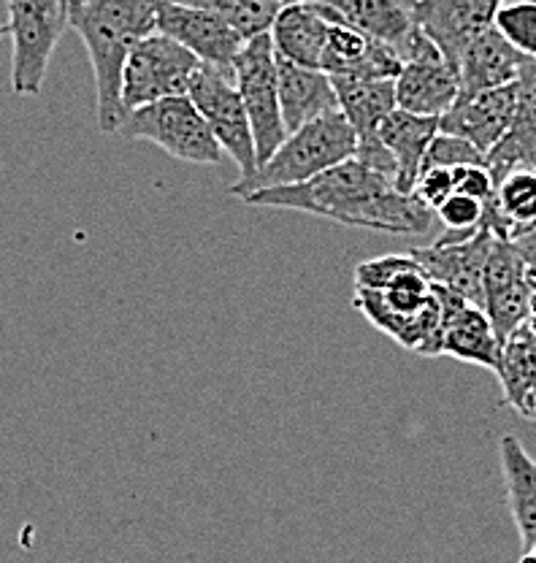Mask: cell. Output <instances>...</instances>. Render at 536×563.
<instances>
[{
    "label": "cell",
    "mask_w": 536,
    "mask_h": 563,
    "mask_svg": "<svg viewBox=\"0 0 536 563\" xmlns=\"http://www.w3.org/2000/svg\"><path fill=\"white\" fill-rule=\"evenodd\" d=\"M328 27H331V11L326 5L291 0L282 5L269 33L276 55L296 66L320 68L328 44Z\"/></svg>",
    "instance_id": "cell-18"
},
{
    "label": "cell",
    "mask_w": 536,
    "mask_h": 563,
    "mask_svg": "<svg viewBox=\"0 0 536 563\" xmlns=\"http://www.w3.org/2000/svg\"><path fill=\"white\" fill-rule=\"evenodd\" d=\"M523 63L526 55H521L496 27H488L485 33L471 38L458 57L456 68L461 79L458 96H477V92L515 85L521 79Z\"/></svg>",
    "instance_id": "cell-16"
},
{
    "label": "cell",
    "mask_w": 536,
    "mask_h": 563,
    "mask_svg": "<svg viewBox=\"0 0 536 563\" xmlns=\"http://www.w3.org/2000/svg\"><path fill=\"white\" fill-rule=\"evenodd\" d=\"M485 155L477 152L467 139L450 136V133H436L431 146L426 152L423 168H458V166H480Z\"/></svg>",
    "instance_id": "cell-25"
},
{
    "label": "cell",
    "mask_w": 536,
    "mask_h": 563,
    "mask_svg": "<svg viewBox=\"0 0 536 563\" xmlns=\"http://www.w3.org/2000/svg\"><path fill=\"white\" fill-rule=\"evenodd\" d=\"M380 139L387 146V152L396 161V187L402 192L415 190L417 176L423 172V161L431 146L436 133H439V120L436 117H417L404 109H393L382 120Z\"/></svg>",
    "instance_id": "cell-20"
},
{
    "label": "cell",
    "mask_w": 536,
    "mask_h": 563,
    "mask_svg": "<svg viewBox=\"0 0 536 563\" xmlns=\"http://www.w3.org/2000/svg\"><path fill=\"white\" fill-rule=\"evenodd\" d=\"M409 266H415V257L406 252V255H385L374 257V261L361 263L355 268V287H367V290H382V287L391 285L398 274L406 272Z\"/></svg>",
    "instance_id": "cell-26"
},
{
    "label": "cell",
    "mask_w": 536,
    "mask_h": 563,
    "mask_svg": "<svg viewBox=\"0 0 536 563\" xmlns=\"http://www.w3.org/2000/svg\"><path fill=\"white\" fill-rule=\"evenodd\" d=\"M11 38V90L39 96L52 55L68 27V0H6Z\"/></svg>",
    "instance_id": "cell-5"
},
{
    "label": "cell",
    "mask_w": 536,
    "mask_h": 563,
    "mask_svg": "<svg viewBox=\"0 0 536 563\" xmlns=\"http://www.w3.org/2000/svg\"><path fill=\"white\" fill-rule=\"evenodd\" d=\"M504 0H417L415 22L456 66L471 38L493 27Z\"/></svg>",
    "instance_id": "cell-15"
},
{
    "label": "cell",
    "mask_w": 536,
    "mask_h": 563,
    "mask_svg": "<svg viewBox=\"0 0 536 563\" xmlns=\"http://www.w3.org/2000/svg\"><path fill=\"white\" fill-rule=\"evenodd\" d=\"M528 314H536V277H532V285H528Z\"/></svg>",
    "instance_id": "cell-31"
},
{
    "label": "cell",
    "mask_w": 536,
    "mask_h": 563,
    "mask_svg": "<svg viewBox=\"0 0 536 563\" xmlns=\"http://www.w3.org/2000/svg\"><path fill=\"white\" fill-rule=\"evenodd\" d=\"M355 150L358 136L347 117L341 111H331V114L298 128L296 133H287L280 150L263 166H258L255 174L228 187V196L247 198L258 190L302 185L339 163L352 161Z\"/></svg>",
    "instance_id": "cell-3"
},
{
    "label": "cell",
    "mask_w": 536,
    "mask_h": 563,
    "mask_svg": "<svg viewBox=\"0 0 536 563\" xmlns=\"http://www.w3.org/2000/svg\"><path fill=\"white\" fill-rule=\"evenodd\" d=\"M512 409H515V412H521L526 420L536 422V372H534L532 383H528L526 390L521 393V398L512 404Z\"/></svg>",
    "instance_id": "cell-29"
},
{
    "label": "cell",
    "mask_w": 536,
    "mask_h": 563,
    "mask_svg": "<svg viewBox=\"0 0 536 563\" xmlns=\"http://www.w3.org/2000/svg\"><path fill=\"white\" fill-rule=\"evenodd\" d=\"M491 242L493 233L482 228L467 242H434L431 246H415L409 255L420 263L423 272L428 274L434 285L445 287V290L456 292L458 298L482 309V301H485V296H482V274H485Z\"/></svg>",
    "instance_id": "cell-13"
},
{
    "label": "cell",
    "mask_w": 536,
    "mask_h": 563,
    "mask_svg": "<svg viewBox=\"0 0 536 563\" xmlns=\"http://www.w3.org/2000/svg\"><path fill=\"white\" fill-rule=\"evenodd\" d=\"M6 35H9V31H6V25H0V41H3Z\"/></svg>",
    "instance_id": "cell-33"
},
{
    "label": "cell",
    "mask_w": 536,
    "mask_h": 563,
    "mask_svg": "<svg viewBox=\"0 0 536 563\" xmlns=\"http://www.w3.org/2000/svg\"><path fill=\"white\" fill-rule=\"evenodd\" d=\"M528 285L532 274L523 252L506 239L493 236L485 274H482V296H485L482 309L491 320L499 344H504L510 333H515L528 320Z\"/></svg>",
    "instance_id": "cell-10"
},
{
    "label": "cell",
    "mask_w": 536,
    "mask_h": 563,
    "mask_svg": "<svg viewBox=\"0 0 536 563\" xmlns=\"http://www.w3.org/2000/svg\"><path fill=\"white\" fill-rule=\"evenodd\" d=\"M456 192V181H452V168H423L420 176L415 181V190L412 196L423 203L426 209H436L447 201V198Z\"/></svg>",
    "instance_id": "cell-27"
},
{
    "label": "cell",
    "mask_w": 536,
    "mask_h": 563,
    "mask_svg": "<svg viewBox=\"0 0 536 563\" xmlns=\"http://www.w3.org/2000/svg\"><path fill=\"white\" fill-rule=\"evenodd\" d=\"M339 111L347 117L358 139L376 136L382 120L396 106V79L371 76H331Z\"/></svg>",
    "instance_id": "cell-21"
},
{
    "label": "cell",
    "mask_w": 536,
    "mask_h": 563,
    "mask_svg": "<svg viewBox=\"0 0 536 563\" xmlns=\"http://www.w3.org/2000/svg\"><path fill=\"white\" fill-rule=\"evenodd\" d=\"M198 60L193 52L176 44L161 31L135 41L122 68V106L128 111L163 101V98L187 96L190 79L196 76Z\"/></svg>",
    "instance_id": "cell-7"
},
{
    "label": "cell",
    "mask_w": 536,
    "mask_h": 563,
    "mask_svg": "<svg viewBox=\"0 0 536 563\" xmlns=\"http://www.w3.org/2000/svg\"><path fill=\"white\" fill-rule=\"evenodd\" d=\"M534 163H536V161H534Z\"/></svg>",
    "instance_id": "cell-34"
},
{
    "label": "cell",
    "mask_w": 536,
    "mask_h": 563,
    "mask_svg": "<svg viewBox=\"0 0 536 563\" xmlns=\"http://www.w3.org/2000/svg\"><path fill=\"white\" fill-rule=\"evenodd\" d=\"M276 81H280V106L287 133H296L311 120L339 111L333 81L326 70L296 66L276 55Z\"/></svg>",
    "instance_id": "cell-19"
},
{
    "label": "cell",
    "mask_w": 536,
    "mask_h": 563,
    "mask_svg": "<svg viewBox=\"0 0 536 563\" xmlns=\"http://www.w3.org/2000/svg\"><path fill=\"white\" fill-rule=\"evenodd\" d=\"M517 87L506 85L496 90L458 96L452 109L439 117V131L467 139L477 152L491 155L515 122Z\"/></svg>",
    "instance_id": "cell-14"
},
{
    "label": "cell",
    "mask_w": 536,
    "mask_h": 563,
    "mask_svg": "<svg viewBox=\"0 0 536 563\" xmlns=\"http://www.w3.org/2000/svg\"><path fill=\"white\" fill-rule=\"evenodd\" d=\"M521 563H536V539L532 544H526V548H523Z\"/></svg>",
    "instance_id": "cell-30"
},
{
    "label": "cell",
    "mask_w": 536,
    "mask_h": 563,
    "mask_svg": "<svg viewBox=\"0 0 536 563\" xmlns=\"http://www.w3.org/2000/svg\"><path fill=\"white\" fill-rule=\"evenodd\" d=\"M523 257H526L528 274H532V277H536V250H526V252H523Z\"/></svg>",
    "instance_id": "cell-32"
},
{
    "label": "cell",
    "mask_w": 536,
    "mask_h": 563,
    "mask_svg": "<svg viewBox=\"0 0 536 563\" xmlns=\"http://www.w3.org/2000/svg\"><path fill=\"white\" fill-rule=\"evenodd\" d=\"M187 98L196 103L211 133L220 141L222 152L239 166V179H247L258 172L255 139H252L250 120L236 87L233 68L209 66L201 63L187 87Z\"/></svg>",
    "instance_id": "cell-8"
},
{
    "label": "cell",
    "mask_w": 536,
    "mask_h": 563,
    "mask_svg": "<svg viewBox=\"0 0 536 563\" xmlns=\"http://www.w3.org/2000/svg\"><path fill=\"white\" fill-rule=\"evenodd\" d=\"M236 87L250 120L255 139L258 166L269 161L282 141L287 139L285 120L280 106V81H276V52L271 33H261L241 46L233 60Z\"/></svg>",
    "instance_id": "cell-6"
},
{
    "label": "cell",
    "mask_w": 536,
    "mask_h": 563,
    "mask_svg": "<svg viewBox=\"0 0 536 563\" xmlns=\"http://www.w3.org/2000/svg\"><path fill=\"white\" fill-rule=\"evenodd\" d=\"M436 292L441 298V325L439 333H436L434 357L450 355L456 361L474 363V366L499 372L502 344H499L496 333H493L485 309L463 301L456 292L445 290L439 285H436Z\"/></svg>",
    "instance_id": "cell-11"
},
{
    "label": "cell",
    "mask_w": 536,
    "mask_h": 563,
    "mask_svg": "<svg viewBox=\"0 0 536 563\" xmlns=\"http://www.w3.org/2000/svg\"><path fill=\"white\" fill-rule=\"evenodd\" d=\"M174 3L211 11L250 41L255 35L269 33L282 5L291 0H174Z\"/></svg>",
    "instance_id": "cell-23"
},
{
    "label": "cell",
    "mask_w": 536,
    "mask_h": 563,
    "mask_svg": "<svg viewBox=\"0 0 536 563\" xmlns=\"http://www.w3.org/2000/svg\"><path fill=\"white\" fill-rule=\"evenodd\" d=\"M244 201L252 207L304 211V214L326 217L341 225L396 233V236L398 233L420 236L431 228L434 220V211L423 207L409 192L398 190L391 176L371 172L355 157L302 185L258 190Z\"/></svg>",
    "instance_id": "cell-1"
},
{
    "label": "cell",
    "mask_w": 536,
    "mask_h": 563,
    "mask_svg": "<svg viewBox=\"0 0 536 563\" xmlns=\"http://www.w3.org/2000/svg\"><path fill=\"white\" fill-rule=\"evenodd\" d=\"M458 92H461L458 68L445 55L404 63L396 79V106L417 117L439 120L452 109Z\"/></svg>",
    "instance_id": "cell-17"
},
{
    "label": "cell",
    "mask_w": 536,
    "mask_h": 563,
    "mask_svg": "<svg viewBox=\"0 0 536 563\" xmlns=\"http://www.w3.org/2000/svg\"><path fill=\"white\" fill-rule=\"evenodd\" d=\"M493 27L515 46L521 55L536 60V0H504L496 11Z\"/></svg>",
    "instance_id": "cell-24"
},
{
    "label": "cell",
    "mask_w": 536,
    "mask_h": 563,
    "mask_svg": "<svg viewBox=\"0 0 536 563\" xmlns=\"http://www.w3.org/2000/svg\"><path fill=\"white\" fill-rule=\"evenodd\" d=\"M163 0H68V27L79 33L96 76V114L101 133L125 120L122 68L135 41L157 31Z\"/></svg>",
    "instance_id": "cell-2"
},
{
    "label": "cell",
    "mask_w": 536,
    "mask_h": 563,
    "mask_svg": "<svg viewBox=\"0 0 536 563\" xmlns=\"http://www.w3.org/2000/svg\"><path fill=\"white\" fill-rule=\"evenodd\" d=\"M499 457H502L510 515L526 548L536 539V461L512 433H504L499 442Z\"/></svg>",
    "instance_id": "cell-22"
},
{
    "label": "cell",
    "mask_w": 536,
    "mask_h": 563,
    "mask_svg": "<svg viewBox=\"0 0 536 563\" xmlns=\"http://www.w3.org/2000/svg\"><path fill=\"white\" fill-rule=\"evenodd\" d=\"M157 31L174 38L176 44H182L187 52H193L198 60L209 63V66L233 68V60L239 57L241 46L247 44L244 35L217 14L193 9V5L174 3V0H163L161 14H157Z\"/></svg>",
    "instance_id": "cell-12"
},
{
    "label": "cell",
    "mask_w": 536,
    "mask_h": 563,
    "mask_svg": "<svg viewBox=\"0 0 536 563\" xmlns=\"http://www.w3.org/2000/svg\"><path fill=\"white\" fill-rule=\"evenodd\" d=\"M452 181H456V192L477 198V201L488 203L496 192V181H493L491 168L485 163L480 166H458L452 168Z\"/></svg>",
    "instance_id": "cell-28"
},
{
    "label": "cell",
    "mask_w": 536,
    "mask_h": 563,
    "mask_svg": "<svg viewBox=\"0 0 536 563\" xmlns=\"http://www.w3.org/2000/svg\"><path fill=\"white\" fill-rule=\"evenodd\" d=\"M117 136L128 141H152L171 157L196 166H220L226 152L211 133L209 122L187 96L163 98V101L128 111Z\"/></svg>",
    "instance_id": "cell-4"
},
{
    "label": "cell",
    "mask_w": 536,
    "mask_h": 563,
    "mask_svg": "<svg viewBox=\"0 0 536 563\" xmlns=\"http://www.w3.org/2000/svg\"><path fill=\"white\" fill-rule=\"evenodd\" d=\"M331 9L341 20L393 46L404 63L441 55L436 44L415 22L417 0H306Z\"/></svg>",
    "instance_id": "cell-9"
}]
</instances>
